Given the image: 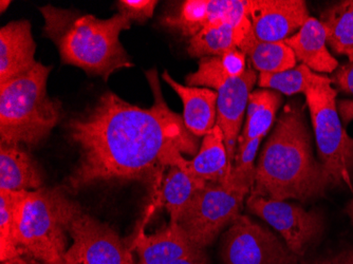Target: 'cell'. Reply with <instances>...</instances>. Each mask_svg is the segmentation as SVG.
Returning a JSON list of instances; mask_svg holds the SVG:
<instances>
[{"label":"cell","instance_id":"23","mask_svg":"<svg viewBox=\"0 0 353 264\" xmlns=\"http://www.w3.org/2000/svg\"><path fill=\"white\" fill-rule=\"evenodd\" d=\"M208 182L195 178L179 166H170L161 186V201L170 214V223H178L181 214Z\"/></svg>","mask_w":353,"mask_h":264},{"label":"cell","instance_id":"15","mask_svg":"<svg viewBox=\"0 0 353 264\" xmlns=\"http://www.w3.org/2000/svg\"><path fill=\"white\" fill-rule=\"evenodd\" d=\"M138 255L136 264H170L197 251L178 223H170L154 235L139 234L132 245Z\"/></svg>","mask_w":353,"mask_h":264},{"label":"cell","instance_id":"2","mask_svg":"<svg viewBox=\"0 0 353 264\" xmlns=\"http://www.w3.org/2000/svg\"><path fill=\"white\" fill-rule=\"evenodd\" d=\"M331 186L332 178L313 156L303 108L288 104L263 148L250 196L306 202L323 198Z\"/></svg>","mask_w":353,"mask_h":264},{"label":"cell","instance_id":"13","mask_svg":"<svg viewBox=\"0 0 353 264\" xmlns=\"http://www.w3.org/2000/svg\"><path fill=\"white\" fill-rule=\"evenodd\" d=\"M259 77L256 71L248 68L243 74L225 81L217 90V121L223 134L230 166L233 170L237 154L238 140L248 108L250 94Z\"/></svg>","mask_w":353,"mask_h":264},{"label":"cell","instance_id":"10","mask_svg":"<svg viewBox=\"0 0 353 264\" xmlns=\"http://www.w3.org/2000/svg\"><path fill=\"white\" fill-rule=\"evenodd\" d=\"M69 235L72 244L63 258L70 264H136L120 236L84 212L73 219Z\"/></svg>","mask_w":353,"mask_h":264},{"label":"cell","instance_id":"28","mask_svg":"<svg viewBox=\"0 0 353 264\" xmlns=\"http://www.w3.org/2000/svg\"><path fill=\"white\" fill-rule=\"evenodd\" d=\"M158 1L157 0H120L117 1L119 13L130 21L144 23L152 19Z\"/></svg>","mask_w":353,"mask_h":264},{"label":"cell","instance_id":"6","mask_svg":"<svg viewBox=\"0 0 353 264\" xmlns=\"http://www.w3.org/2000/svg\"><path fill=\"white\" fill-rule=\"evenodd\" d=\"M306 104L310 111L319 162L324 165L333 186L353 185V138L345 130L331 85L309 89Z\"/></svg>","mask_w":353,"mask_h":264},{"label":"cell","instance_id":"16","mask_svg":"<svg viewBox=\"0 0 353 264\" xmlns=\"http://www.w3.org/2000/svg\"><path fill=\"white\" fill-rule=\"evenodd\" d=\"M162 77L181 99L184 124L190 134L197 138L210 134L217 121V91L183 86L176 83L168 71H164Z\"/></svg>","mask_w":353,"mask_h":264},{"label":"cell","instance_id":"20","mask_svg":"<svg viewBox=\"0 0 353 264\" xmlns=\"http://www.w3.org/2000/svg\"><path fill=\"white\" fill-rule=\"evenodd\" d=\"M247 63V55L239 49L220 57H203L197 71L186 77V85L217 91L225 81L243 74Z\"/></svg>","mask_w":353,"mask_h":264},{"label":"cell","instance_id":"1","mask_svg":"<svg viewBox=\"0 0 353 264\" xmlns=\"http://www.w3.org/2000/svg\"><path fill=\"white\" fill-rule=\"evenodd\" d=\"M154 94L150 108H141L107 91L65 129L79 148V158L66 181L77 192L100 182L141 181L154 183L166 167L179 165L182 154L196 156L199 141L183 116L170 110L158 73L146 71Z\"/></svg>","mask_w":353,"mask_h":264},{"label":"cell","instance_id":"12","mask_svg":"<svg viewBox=\"0 0 353 264\" xmlns=\"http://www.w3.org/2000/svg\"><path fill=\"white\" fill-rule=\"evenodd\" d=\"M303 0H249V19L256 39L268 43L283 41L308 21Z\"/></svg>","mask_w":353,"mask_h":264},{"label":"cell","instance_id":"27","mask_svg":"<svg viewBox=\"0 0 353 264\" xmlns=\"http://www.w3.org/2000/svg\"><path fill=\"white\" fill-rule=\"evenodd\" d=\"M21 192L0 190V261L21 257L16 242L15 210Z\"/></svg>","mask_w":353,"mask_h":264},{"label":"cell","instance_id":"35","mask_svg":"<svg viewBox=\"0 0 353 264\" xmlns=\"http://www.w3.org/2000/svg\"><path fill=\"white\" fill-rule=\"evenodd\" d=\"M27 259L29 260L32 264H70L65 258L59 260V261L54 262V263H43V262L37 261V260L34 259H30V258H27Z\"/></svg>","mask_w":353,"mask_h":264},{"label":"cell","instance_id":"18","mask_svg":"<svg viewBox=\"0 0 353 264\" xmlns=\"http://www.w3.org/2000/svg\"><path fill=\"white\" fill-rule=\"evenodd\" d=\"M182 170L204 182L225 183L232 172L224 145L223 134L218 125L202 139L197 154L192 160L179 163Z\"/></svg>","mask_w":353,"mask_h":264},{"label":"cell","instance_id":"21","mask_svg":"<svg viewBox=\"0 0 353 264\" xmlns=\"http://www.w3.org/2000/svg\"><path fill=\"white\" fill-rule=\"evenodd\" d=\"M251 31V25L234 26L229 23L203 29L190 39L188 54L199 59L227 54L239 49Z\"/></svg>","mask_w":353,"mask_h":264},{"label":"cell","instance_id":"7","mask_svg":"<svg viewBox=\"0 0 353 264\" xmlns=\"http://www.w3.org/2000/svg\"><path fill=\"white\" fill-rule=\"evenodd\" d=\"M252 187L229 178L225 183L208 182L181 214L178 224L198 249L211 245L240 214Z\"/></svg>","mask_w":353,"mask_h":264},{"label":"cell","instance_id":"26","mask_svg":"<svg viewBox=\"0 0 353 264\" xmlns=\"http://www.w3.org/2000/svg\"><path fill=\"white\" fill-rule=\"evenodd\" d=\"M257 83L261 89L277 91L288 97L299 93L305 94L314 87L333 84L331 77L313 72L303 63L283 72L259 73Z\"/></svg>","mask_w":353,"mask_h":264},{"label":"cell","instance_id":"29","mask_svg":"<svg viewBox=\"0 0 353 264\" xmlns=\"http://www.w3.org/2000/svg\"><path fill=\"white\" fill-rule=\"evenodd\" d=\"M331 79L342 92L353 95V61L340 65Z\"/></svg>","mask_w":353,"mask_h":264},{"label":"cell","instance_id":"8","mask_svg":"<svg viewBox=\"0 0 353 264\" xmlns=\"http://www.w3.org/2000/svg\"><path fill=\"white\" fill-rule=\"evenodd\" d=\"M224 264H299V258L274 234L239 214L221 241Z\"/></svg>","mask_w":353,"mask_h":264},{"label":"cell","instance_id":"31","mask_svg":"<svg viewBox=\"0 0 353 264\" xmlns=\"http://www.w3.org/2000/svg\"><path fill=\"white\" fill-rule=\"evenodd\" d=\"M319 264H353V247L344 250L338 255L333 256L329 259L323 260Z\"/></svg>","mask_w":353,"mask_h":264},{"label":"cell","instance_id":"32","mask_svg":"<svg viewBox=\"0 0 353 264\" xmlns=\"http://www.w3.org/2000/svg\"><path fill=\"white\" fill-rule=\"evenodd\" d=\"M338 110L343 124H349L353 120V101H340L338 103Z\"/></svg>","mask_w":353,"mask_h":264},{"label":"cell","instance_id":"5","mask_svg":"<svg viewBox=\"0 0 353 264\" xmlns=\"http://www.w3.org/2000/svg\"><path fill=\"white\" fill-rule=\"evenodd\" d=\"M51 69L37 61L29 72L0 84L1 144L35 146L61 122V103L47 91Z\"/></svg>","mask_w":353,"mask_h":264},{"label":"cell","instance_id":"17","mask_svg":"<svg viewBox=\"0 0 353 264\" xmlns=\"http://www.w3.org/2000/svg\"><path fill=\"white\" fill-rule=\"evenodd\" d=\"M285 43L292 49L297 61L307 65L315 73H334L338 70V59L327 47L324 27L319 19L309 17L303 27L285 39Z\"/></svg>","mask_w":353,"mask_h":264},{"label":"cell","instance_id":"3","mask_svg":"<svg viewBox=\"0 0 353 264\" xmlns=\"http://www.w3.org/2000/svg\"><path fill=\"white\" fill-rule=\"evenodd\" d=\"M46 37L57 45L61 61L107 81L120 69L134 63L120 41V34L132 21L122 14L101 19L91 14L47 5L39 8Z\"/></svg>","mask_w":353,"mask_h":264},{"label":"cell","instance_id":"30","mask_svg":"<svg viewBox=\"0 0 353 264\" xmlns=\"http://www.w3.org/2000/svg\"><path fill=\"white\" fill-rule=\"evenodd\" d=\"M170 264H208V258L204 250H197L194 253L180 258Z\"/></svg>","mask_w":353,"mask_h":264},{"label":"cell","instance_id":"22","mask_svg":"<svg viewBox=\"0 0 353 264\" xmlns=\"http://www.w3.org/2000/svg\"><path fill=\"white\" fill-rule=\"evenodd\" d=\"M281 101V94L277 91L270 89L252 91L248 103L247 120L238 140L237 150L254 139L265 138L274 122Z\"/></svg>","mask_w":353,"mask_h":264},{"label":"cell","instance_id":"19","mask_svg":"<svg viewBox=\"0 0 353 264\" xmlns=\"http://www.w3.org/2000/svg\"><path fill=\"white\" fill-rule=\"evenodd\" d=\"M43 176L29 152L19 144L0 146V190L21 192L43 188Z\"/></svg>","mask_w":353,"mask_h":264},{"label":"cell","instance_id":"24","mask_svg":"<svg viewBox=\"0 0 353 264\" xmlns=\"http://www.w3.org/2000/svg\"><path fill=\"white\" fill-rule=\"evenodd\" d=\"M239 50L247 55L254 70L259 71V73H279L296 67L294 52L285 41L276 43L261 41L256 39L252 31L240 45Z\"/></svg>","mask_w":353,"mask_h":264},{"label":"cell","instance_id":"36","mask_svg":"<svg viewBox=\"0 0 353 264\" xmlns=\"http://www.w3.org/2000/svg\"><path fill=\"white\" fill-rule=\"evenodd\" d=\"M10 3H11L10 0H7V1H6V0H1V1H0V12H1V13L6 12V9L9 8Z\"/></svg>","mask_w":353,"mask_h":264},{"label":"cell","instance_id":"14","mask_svg":"<svg viewBox=\"0 0 353 264\" xmlns=\"http://www.w3.org/2000/svg\"><path fill=\"white\" fill-rule=\"evenodd\" d=\"M37 50L29 21H14L0 29V84L34 68Z\"/></svg>","mask_w":353,"mask_h":264},{"label":"cell","instance_id":"25","mask_svg":"<svg viewBox=\"0 0 353 264\" xmlns=\"http://www.w3.org/2000/svg\"><path fill=\"white\" fill-rule=\"evenodd\" d=\"M327 43L335 54L353 61V0L333 3L323 11L321 19Z\"/></svg>","mask_w":353,"mask_h":264},{"label":"cell","instance_id":"4","mask_svg":"<svg viewBox=\"0 0 353 264\" xmlns=\"http://www.w3.org/2000/svg\"><path fill=\"white\" fill-rule=\"evenodd\" d=\"M82 207L61 188L21 192L16 205V242L23 256L54 263L68 251L69 230Z\"/></svg>","mask_w":353,"mask_h":264},{"label":"cell","instance_id":"34","mask_svg":"<svg viewBox=\"0 0 353 264\" xmlns=\"http://www.w3.org/2000/svg\"><path fill=\"white\" fill-rule=\"evenodd\" d=\"M345 212H346L351 224L353 225V198L347 203L346 207H345Z\"/></svg>","mask_w":353,"mask_h":264},{"label":"cell","instance_id":"11","mask_svg":"<svg viewBox=\"0 0 353 264\" xmlns=\"http://www.w3.org/2000/svg\"><path fill=\"white\" fill-rule=\"evenodd\" d=\"M161 23L188 39L208 28L249 26V0H186Z\"/></svg>","mask_w":353,"mask_h":264},{"label":"cell","instance_id":"9","mask_svg":"<svg viewBox=\"0 0 353 264\" xmlns=\"http://www.w3.org/2000/svg\"><path fill=\"white\" fill-rule=\"evenodd\" d=\"M247 206L250 212L277 230L288 249L299 258L306 254L324 232V218L316 210L307 212L296 204L256 196H249Z\"/></svg>","mask_w":353,"mask_h":264},{"label":"cell","instance_id":"33","mask_svg":"<svg viewBox=\"0 0 353 264\" xmlns=\"http://www.w3.org/2000/svg\"><path fill=\"white\" fill-rule=\"evenodd\" d=\"M0 264H32L27 258L23 257H17L14 258V259L8 260V261H3Z\"/></svg>","mask_w":353,"mask_h":264}]
</instances>
